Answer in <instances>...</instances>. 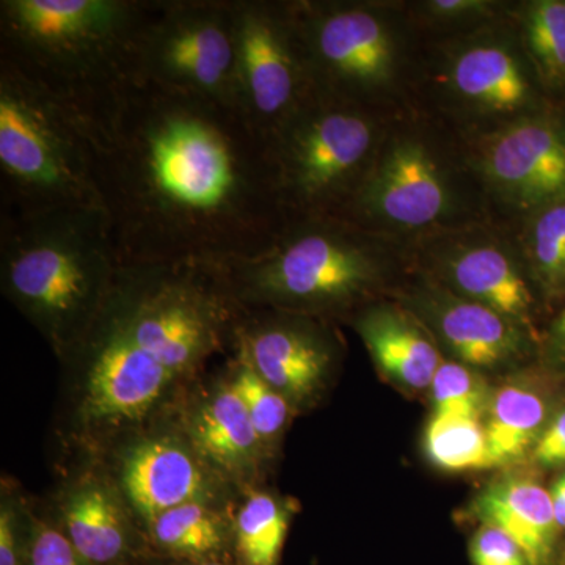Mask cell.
<instances>
[{"instance_id": "cell-4", "label": "cell", "mask_w": 565, "mask_h": 565, "mask_svg": "<svg viewBox=\"0 0 565 565\" xmlns=\"http://www.w3.org/2000/svg\"><path fill=\"white\" fill-rule=\"evenodd\" d=\"M120 266L103 207L3 217L0 288L57 359L87 332Z\"/></svg>"}, {"instance_id": "cell-19", "label": "cell", "mask_w": 565, "mask_h": 565, "mask_svg": "<svg viewBox=\"0 0 565 565\" xmlns=\"http://www.w3.org/2000/svg\"><path fill=\"white\" fill-rule=\"evenodd\" d=\"M446 79L460 103L486 117L519 120L534 98L522 55L508 40L493 36L456 47Z\"/></svg>"}, {"instance_id": "cell-14", "label": "cell", "mask_w": 565, "mask_h": 565, "mask_svg": "<svg viewBox=\"0 0 565 565\" xmlns=\"http://www.w3.org/2000/svg\"><path fill=\"white\" fill-rule=\"evenodd\" d=\"M426 256L435 281L492 308L539 340L533 288L511 245L473 230L446 232L426 244Z\"/></svg>"}, {"instance_id": "cell-18", "label": "cell", "mask_w": 565, "mask_h": 565, "mask_svg": "<svg viewBox=\"0 0 565 565\" xmlns=\"http://www.w3.org/2000/svg\"><path fill=\"white\" fill-rule=\"evenodd\" d=\"M55 512L54 522L92 565H132L151 553L110 475L77 476L58 493Z\"/></svg>"}, {"instance_id": "cell-30", "label": "cell", "mask_w": 565, "mask_h": 565, "mask_svg": "<svg viewBox=\"0 0 565 565\" xmlns=\"http://www.w3.org/2000/svg\"><path fill=\"white\" fill-rule=\"evenodd\" d=\"M35 514L20 493L2 486L0 500V565H28Z\"/></svg>"}, {"instance_id": "cell-21", "label": "cell", "mask_w": 565, "mask_h": 565, "mask_svg": "<svg viewBox=\"0 0 565 565\" xmlns=\"http://www.w3.org/2000/svg\"><path fill=\"white\" fill-rule=\"evenodd\" d=\"M471 514L503 531L522 546L533 565H555L557 527L552 494L526 476L501 479L475 498Z\"/></svg>"}, {"instance_id": "cell-22", "label": "cell", "mask_w": 565, "mask_h": 565, "mask_svg": "<svg viewBox=\"0 0 565 565\" xmlns=\"http://www.w3.org/2000/svg\"><path fill=\"white\" fill-rule=\"evenodd\" d=\"M559 404L545 377L514 379L492 393L486 430L494 467L531 455Z\"/></svg>"}, {"instance_id": "cell-12", "label": "cell", "mask_w": 565, "mask_h": 565, "mask_svg": "<svg viewBox=\"0 0 565 565\" xmlns=\"http://www.w3.org/2000/svg\"><path fill=\"white\" fill-rule=\"evenodd\" d=\"M110 478L141 531L156 516L188 503L228 505L234 487L214 473L177 424L152 426L121 441Z\"/></svg>"}, {"instance_id": "cell-9", "label": "cell", "mask_w": 565, "mask_h": 565, "mask_svg": "<svg viewBox=\"0 0 565 565\" xmlns=\"http://www.w3.org/2000/svg\"><path fill=\"white\" fill-rule=\"evenodd\" d=\"M134 77L136 85L237 110L234 0H152Z\"/></svg>"}, {"instance_id": "cell-38", "label": "cell", "mask_w": 565, "mask_h": 565, "mask_svg": "<svg viewBox=\"0 0 565 565\" xmlns=\"http://www.w3.org/2000/svg\"><path fill=\"white\" fill-rule=\"evenodd\" d=\"M563 565H565V555H564V557H563Z\"/></svg>"}, {"instance_id": "cell-5", "label": "cell", "mask_w": 565, "mask_h": 565, "mask_svg": "<svg viewBox=\"0 0 565 565\" xmlns=\"http://www.w3.org/2000/svg\"><path fill=\"white\" fill-rule=\"evenodd\" d=\"M381 234L337 217H292L267 250L217 267L250 310L332 318L370 303L393 269Z\"/></svg>"}, {"instance_id": "cell-7", "label": "cell", "mask_w": 565, "mask_h": 565, "mask_svg": "<svg viewBox=\"0 0 565 565\" xmlns=\"http://www.w3.org/2000/svg\"><path fill=\"white\" fill-rule=\"evenodd\" d=\"M384 140L375 109L315 93L267 141L285 210L291 217H333Z\"/></svg>"}, {"instance_id": "cell-20", "label": "cell", "mask_w": 565, "mask_h": 565, "mask_svg": "<svg viewBox=\"0 0 565 565\" xmlns=\"http://www.w3.org/2000/svg\"><path fill=\"white\" fill-rule=\"evenodd\" d=\"M352 321L375 366L388 381L411 392L429 388L444 356L427 327L405 305L366 303Z\"/></svg>"}, {"instance_id": "cell-31", "label": "cell", "mask_w": 565, "mask_h": 565, "mask_svg": "<svg viewBox=\"0 0 565 565\" xmlns=\"http://www.w3.org/2000/svg\"><path fill=\"white\" fill-rule=\"evenodd\" d=\"M28 565H92L71 545L54 519L35 515Z\"/></svg>"}, {"instance_id": "cell-32", "label": "cell", "mask_w": 565, "mask_h": 565, "mask_svg": "<svg viewBox=\"0 0 565 565\" xmlns=\"http://www.w3.org/2000/svg\"><path fill=\"white\" fill-rule=\"evenodd\" d=\"M470 556L473 565H533L514 539L490 525H482L476 531Z\"/></svg>"}, {"instance_id": "cell-27", "label": "cell", "mask_w": 565, "mask_h": 565, "mask_svg": "<svg viewBox=\"0 0 565 565\" xmlns=\"http://www.w3.org/2000/svg\"><path fill=\"white\" fill-rule=\"evenodd\" d=\"M531 277L546 297L565 296V202L534 212L526 233Z\"/></svg>"}, {"instance_id": "cell-6", "label": "cell", "mask_w": 565, "mask_h": 565, "mask_svg": "<svg viewBox=\"0 0 565 565\" xmlns=\"http://www.w3.org/2000/svg\"><path fill=\"white\" fill-rule=\"evenodd\" d=\"M99 129L0 62V177L10 214L103 207Z\"/></svg>"}, {"instance_id": "cell-34", "label": "cell", "mask_w": 565, "mask_h": 565, "mask_svg": "<svg viewBox=\"0 0 565 565\" xmlns=\"http://www.w3.org/2000/svg\"><path fill=\"white\" fill-rule=\"evenodd\" d=\"M422 9L430 20L456 24L487 18L497 9V3L489 0H430Z\"/></svg>"}, {"instance_id": "cell-11", "label": "cell", "mask_w": 565, "mask_h": 565, "mask_svg": "<svg viewBox=\"0 0 565 565\" xmlns=\"http://www.w3.org/2000/svg\"><path fill=\"white\" fill-rule=\"evenodd\" d=\"M456 182L422 136L385 137L348 202L333 217L381 234L434 230L455 215Z\"/></svg>"}, {"instance_id": "cell-17", "label": "cell", "mask_w": 565, "mask_h": 565, "mask_svg": "<svg viewBox=\"0 0 565 565\" xmlns=\"http://www.w3.org/2000/svg\"><path fill=\"white\" fill-rule=\"evenodd\" d=\"M403 305L427 327L438 345L475 370H497L525 359L533 338L486 305L424 278L405 294Z\"/></svg>"}, {"instance_id": "cell-10", "label": "cell", "mask_w": 565, "mask_h": 565, "mask_svg": "<svg viewBox=\"0 0 565 565\" xmlns=\"http://www.w3.org/2000/svg\"><path fill=\"white\" fill-rule=\"evenodd\" d=\"M237 110L267 145L315 95L292 2L234 0Z\"/></svg>"}, {"instance_id": "cell-13", "label": "cell", "mask_w": 565, "mask_h": 565, "mask_svg": "<svg viewBox=\"0 0 565 565\" xmlns=\"http://www.w3.org/2000/svg\"><path fill=\"white\" fill-rule=\"evenodd\" d=\"M326 319L278 310L245 308L234 352L281 394L294 412L321 399L332 381L340 343Z\"/></svg>"}, {"instance_id": "cell-23", "label": "cell", "mask_w": 565, "mask_h": 565, "mask_svg": "<svg viewBox=\"0 0 565 565\" xmlns=\"http://www.w3.org/2000/svg\"><path fill=\"white\" fill-rule=\"evenodd\" d=\"M233 515L228 505L182 504L156 516L145 537L152 555L169 563H236Z\"/></svg>"}, {"instance_id": "cell-25", "label": "cell", "mask_w": 565, "mask_h": 565, "mask_svg": "<svg viewBox=\"0 0 565 565\" xmlns=\"http://www.w3.org/2000/svg\"><path fill=\"white\" fill-rule=\"evenodd\" d=\"M427 459L449 473L494 467L486 424L467 416L435 415L424 430Z\"/></svg>"}, {"instance_id": "cell-26", "label": "cell", "mask_w": 565, "mask_h": 565, "mask_svg": "<svg viewBox=\"0 0 565 565\" xmlns=\"http://www.w3.org/2000/svg\"><path fill=\"white\" fill-rule=\"evenodd\" d=\"M225 375L243 401L264 448L274 457L286 427L296 415L291 404L280 393L275 392L273 386L267 385L237 352L233 351L232 360L225 367Z\"/></svg>"}, {"instance_id": "cell-33", "label": "cell", "mask_w": 565, "mask_h": 565, "mask_svg": "<svg viewBox=\"0 0 565 565\" xmlns=\"http://www.w3.org/2000/svg\"><path fill=\"white\" fill-rule=\"evenodd\" d=\"M531 459L542 468L565 467V403L557 405L531 452Z\"/></svg>"}, {"instance_id": "cell-37", "label": "cell", "mask_w": 565, "mask_h": 565, "mask_svg": "<svg viewBox=\"0 0 565 565\" xmlns=\"http://www.w3.org/2000/svg\"><path fill=\"white\" fill-rule=\"evenodd\" d=\"M166 565H237V564L236 563H226V561H215V563H200V564L167 563Z\"/></svg>"}, {"instance_id": "cell-1", "label": "cell", "mask_w": 565, "mask_h": 565, "mask_svg": "<svg viewBox=\"0 0 565 565\" xmlns=\"http://www.w3.org/2000/svg\"><path fill=\"white\" fill-rule=\"evenodd\" d=\"M99 132V195L121 264L239 262L292 218L267 145L237 110L134 85Z\"/></svg>"}, {"instance_id": "cell-29", "label": "cell", "mask_w": 565, "mask_h": 565, "mask_svg": "<svg viewBox=\"0 0 565 565\" xmlns=\"http://www.w3.org/2000/svg\"><path fill=\"white\" fill-rule=\"evenodd\" d=\"M429 390L435 415L482 419L492 399L481 371L460 362L444 360Z\"/></svg>"}, {"instance_id": "cell-8", "label": "cell", "mask_w": 565, "mask_h": 565, "mask_svg": "<svg viewBox=\"0 0 565 565\" xmlns=\"http://www.w3.org/2000/svg\"><path fill=\"white\" fill-rule=\"evenodd\" d=\"M315 93L375 109L397 87L404 40L384 6L292 2Z\"/></svg>"}, {"instance_id": "cell-15", "label": "cell", "mask_w": 565, "mask_h": 565, "mask_svg": "<svg viewBox=\"0 0 565 565\" xmlns=\"http://www.w3.org/2000/svg\"><path fill=\"white\" fill-rule=\"evenodd\" d=\"M479 169L501 200L537 212L565 202V131L555 121L520 117L486 140Z\"/></svg>"}, {"instance_id": "cell-35", "label": "cell", "mask_w": 565, "mask_h": 565, "mask_svg": "<svg viewBox=\"0 0 565 565\" xmlns=\"http://www.w3.org/2000/svg\"><path fill=\"white\" fill-rule=\"evenodd\" d=\"M545 359L550 371L565 374V307L557 315L545 337Z\"/></svg>"}, {"instance_id": "cell-28", "label": "cell", "mask_w": 565, "mask_h": 565, "mask_svg": "<svg viewBox=\"0 0 565 565\" xmlns=\"http://www.w3.org/2000/svg\"><path fill=\"white\" fill-rule=\"evenodd\" d=\"M527 54L542 79L550 85L565 84V0H539L526 9Z\"/></svg>"}, {"instance_id": "cell-24", "label": "cell", "mask_w": 565, "mask_h": 565, "mask_svg": "<svg viewBox=\"0 0 565 565\" xmlns=\"http://www.w3.org/2000/svg\"><path fill=\"white\" fill-rule=\"evenodd\" d=\"M233 515L237 565H278L294 514L285 498L262 489L244 492Z\"/></svg>"}, {"instance_id": "cell-16", "label": "cell", "mask_w": 565, "mask_h": 565, "mask_svg": "<svg viewBox=\"0 0 565 565\" xmlns=\"http://www.w3.org/2000/svg\"><path fill=\"white\" fill-rule=\"evenodd\" d=\"M177 412L178 429L215 475L241 493L255 489L273 457L225 371L210 385L193 386Z\"/></svg>"}, {"instance_id": "cell-2", "label": "cell", "mask_w": 565, "mask_h": 565, "mask_svg": "<svg viewBox=\"0 0 565 565\" xmlns=\"http://www.w3.org/2000/svg\"><path fill=\"white\" fill-rule=\"evenodd\" d=\"M245 308L217 267L121 264L103 307L61 362L70 435L92 451L150 429L234 351Z\"/></svg>"}, {"instance_id": "cell-3", "label": "cell", "mask_w": 565, "mask_h": 565, "mask_svg": "<svg viewBox=\"0 0 565 565\" xmlns=\"http://www.w3.org/2000/svg\"><path fill=\"white\" fill-rule=\"evenodd\" d=\"M152 0H2L0 62L102 131L136 85L137 41Z\"/></svg>"}, {"instance_id": "cell-36", "label": "cell", "mask_w": 565, "mask_h": 565, "mask_svg": "<svg viewBox=\"0 0 565 565\" xmlns=\"http://www.w3.org/2000/svg\"><path fill=\"white\" fill-rule=\"evenodd\" d=\"M550 494H552L557 527L565 530V473L557 476L552 489H550Z\"/></svg>"}]
</instances>
